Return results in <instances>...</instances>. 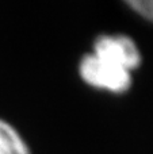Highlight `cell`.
Returning <instances> with one entry per match:
<instances>
[{"instance_id":"6da1fadb","label":"cell","mask_w":153,"mask_h":154,"mask_svg":"<svg viewBox=\"0 0 153 154\" xmlns=\"http://www.w3.org/2000/svg\"><path fill=\"white\" fill-rule=\"evenodd\" d=\"M80 75L87 84L115 93L127 91L132 84L129 70L110 64L95 54L86 56L81 60Z\"/></svg>"},{"instance_id":"7a4b0ae2","label":"cell","mask_w":153,"mask_h":154,"mask_svg":"<svg viewBox=\"0 0 153 154\" xmlns=\"http://www.w3.org/2000/svg\"><path fill=\"white\" fill-rule=\"evenodd\" d=\"M95 56L129 72L141 62V56L136 43L123 35L99 37L95 41Z\"/></svg>"},{"instance_id":"3957f363","label":"cell","mask_w":153,"mask_h":154,"mask_svg":"<svg viewBox=\"0 0 153 154\" xmlns=\"http://www.w3.org/2000/svg\"><path fill=\"white\" fill-rule=\"evenodd\" d=\"M0 154H30L23 138L3 119H0Z\"/></svg>"},{"instance_id":"277c9868","label":"cell","mask_w":153,"mask_h":154,"mask_svg":"<svg viewBox=\"0 0 153 154\" xmlns=\"http://www.w3.org/2000/svg\"><path fill=\"white\" fill-rule=\"evenodd\" d=\"M127 4L141 16L153 22V0H132Z\"/></svg>"}]
</instances>
